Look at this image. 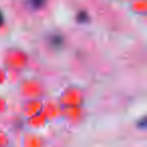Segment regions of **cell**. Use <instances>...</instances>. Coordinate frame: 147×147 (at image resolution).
<instances>
[{
    "label": "cell",
    "instance_id": "obj_2",
    "mask_svg": "<svg viewBox=\"0 0 147 147\" xmlns=\"http://www.w3.org/2000/svg\"><path fill=\"white\" fill-rule=\"evenodd\" d=\"M27 1H28V4L30 5V7L34 9H39L45 6L47 0H27Z\"/></svg>",
    "mask_w": 147,
    "mask_h": 147
},
{
    "label": "cell",
    "instance_id": "obj_4",
    "mask_svg": "<svg viewBox=\"0 0 147 147\" xmlns=\"http://www.w3.org/2000/svg\"><path fill=\"white\" fill-rule=\"evenodd\" d=\"M138 127L141 129H144L146 127V118H143L142 120H140L138 122Z\"/></svg>",
    "mask_w": 147,
    "mask_h": 147
},
{
    "label": "cell",
    "instance_id": "obj_3",
    "mask_svg": "<svg viewBox=\"0 0 147 147\" xmlns=\"http://www.w3.org/2000/svg\"><path fill=\"white\" fill-rule=\"evenodd\" d=\"M89 19H90L89 18V15L87 14L85 11H81V12L77 15V20H78V22H80V23L88 22Z\"/></svg>",
    "mask_w": 147,
    "mask_h": 147
},
{
    "label": "cell",
    "instance_id": "obj_5",
    "mask_svg": "<svg viewBox=\"0 0 147 147\" xmlns=\"http://www.w3.org/2000/svg\"><path fill=\"white\" fill-rule=\"evenodd\" d=\"M3 21H4V17H3V13L2 11L0 10V25L3 24Z\"/></svg>",
    "mask_w": 147,
    "mask_h": 147
},
{
    "label": "cell",
    "instance_id": "obj_1",
    "mask_svg": "<svg viewBox=\"0 0 147 147\" xmlns=\"http://www.w3.org/2000/svg\"><path fill=\"white\" fill-rule=\"evenodd\" d=\"M51 45L55 49H61L65 45V39L59 33H55V34H51Z\"/></svg>",
    "mask_w": 147,
    "mask_h": 147
}]
</instances>
